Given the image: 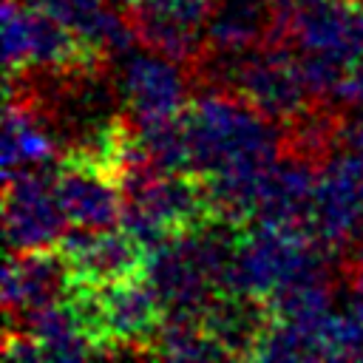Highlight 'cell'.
<instances>
[{
    "label": "cell",
    "instance_id": "obj_18",
    "mask_svg": "<svg viewBox=\"0 0 363 363\" xmlns=\"http://www.w3.org/2000/svg\"><path fill=\"white\" fill-rule=\"evenodd\" d=\"M142 3H147L150 9H156V11L184 23V26H190L196 31H204L207 17H210L216 0H142Z\"/></svg>",
    "mask_w": 363,
    "mask_h": 363
},
{
    "label": "cell",
    "instance_id": "obj_22",
    "mask_svg": "<svg viewBox=\"0 0 363 363\" xmlns=\"http://www.w3.org/2000/svg\"><path fill=\"white\" fill-rule=\"evenodd\" d=\"M108 3H111V6H116L119 11H125V14H128V11H130L133 6H139L142 0H108Z\"/></svg>",
    "mask_w": 363,
    "mask_h": 363
},
{
    "label": "cell",
    "instance_id": "obj_17",
    "mask_svg": "<svg viewBox=\"0 0 363 363\" xmlns=\"http://www.w3.org/2000/svg\"><path fill=\"white\" fill-rule=\"evenodd\" d=\"M3 68L6 74L28 68V17L20 0L3 3Z\"/></svg>",
    "mask_w": 363,
    "mask_h": 363
},
{
    "label": "cell",
    "instance_id": "obj_14",
    "mask_svg": "<svg viewBox=\"0 0 363 363\" xmlns=\"http://www.w3.org/2000/svg\"><path fill=\"white\" fill-rule=\"evenodd\" d=\"M150 357L167 360H224L227 349L204 329L201 315H167L150 343Z\"/></svg>",
    "mask_w": 363,
    "mask_h": 363
},
{
    "label": "cell",
    "instance_id": "obj_23",
    "mask_svg": "<svg viewBox=\"0 0 363 363\" xmlns=\"http://www.w3.org/2000/svg\"><path fill=\"white\" fill-rule=\"evenodd\" d=\"M275 3H281V6H301V3H306V0H275Z\"/></svg>",
    "mask_w": 363,
    "mask_h": 363
},
{
    "label": "cell",
    "instance_id": "obj_8",
    "mask_svg": "<svg viewBox=\"0 0 363 363\" xmlns=\"http://www.w3.org/2000/svg\"><path fill=\"white\" fill-rule=\"evenodd\" d=\"M54 193L68 224L105 230V227H116L122 218V207H125L122 187L108 173H102L99 167H94L79 156L60 153L54 170Z\"/></svg>",
    "mask_w": 363,
    "mask_h": 363
},
{
    "label": "cell",
    "instance_id": "obj_7",
    "mask_svg": "<svg viewBox=\"0 0 363 363\" xmlns=\"http://www.w3.org/2000/svg\"><path fill=\"white\" fill-rule=\"evenodd\" d=\"M119 96L125 102V113L130 116L133 125L150 122V119H164V116H179L193 88L190 71L176 60H167L162 54H130L119 65Z\"/></svg>",
    "mask_w": 363,
    "mask_h": 363
},
{
    "label": "cell",
    "instance_id": "obj_16",
    "mask_svg": "<svg viewBox=\"0 0 363 363\" xmlns=\"http://www.w3.org/2000/svg\"><path fill=\"white\" fill-rule=\"evenodd\" d=\"M250 360H329V352L320 332L272 318Z\"/></svg>",
    "mask_w": 363,
    "mask_h": 363
},
{
    "label": "cell",
    "instance_id": "obj_15",
    "mask_svg": "<svg viewBox=\"0 0 363 363\" xmlns=\"http://www.w3.org/2000/svg\"><path fill=\"white\" fill-rule=\"evenodd\" d=\"M136 136H139V145H142L147 162L159 173L193 170L184 111L179 116H164V119H150V122L136 125Z\"/></svg>",
    "mask_w": 363,
    "mask_h": 363
},
{
    "label": "cell",
    "instance_id": "obj_1",
    "mask_svg": "<svg viewBox=\"0 0 363 363\" xmlns=\"http://www.w3.org/2000/svg\"><path fill=\"white\" fill-rule=\"evenodd\" d=\"M184 125L196 173L269 167L281 156V125L258 113L233 88L193 85Z\"/></svg>",
    "mask_w": 363,
    "mask_h": 363
},
{
    "label": "cell",
    "instance_id": "obj_5",
    "mask_svg": "<svg viewBox=\"0 0 363 363\" xmlns=\"http://www.w3.org/2000/svg\"><path fill=\"white\" fill-rule=\"evenodd\" d=\"M99 301V323L105 357L142 354L150 357V343L164 320V303L147 278L94 286Z\"/></svg>",
    "mask_w": 363,
    "mask_h": 363
},
{
    "label": "cell",
    "instance_id": "obj_21",
    "mask_svg": "<svg viewBox=\"0 0 363 363\" xmlns=\"http://www.w3.org/2000/svg\"><path fill=\"white\" fill-rule=\"evenodd\" d=\"M343 269H346V278L352 284V289H349V312L363 320V269H357V267H343Z\"/></svg>",
    "mask_w": 363,
    "mask_h": 363
},
{
    "label": "cell",
    "instance_id": "obj_9",
    "mask_svg": "<svg viewBox=\"0 0 363 363\" xmlns=\"http://www.w3.org/2000/svg\"><path fill=\"white\" fill-rule=\"evenodd\" d=\"M71 292V269L57 244L34 250H9L3 267V309L20 315L26 309L65 301Z\"/></svg>",
    "mask_w": 363,
    "mask_h": 363
},
{
    "label": "cell",
    "instance_id": "obj_4",
    "mask_svg": "<svg viewBox=\"0 0 363 363\" xmlns=\"http://www.w3.org/2000/svg\"><path fill=\"white\" fill-rule=\"evenodd\" d=\"M57 247L68 261L71 284L85 286L147 278V267L153 258V252L119 224L105 230L68 224L57 238Z\"/></svg>",
    "mask_w": 363,
    "mask_h": 363
},
{
    "label": "cell",
    "instance_id": "obj_20",
    "mask_svg": "<svg viewBox=\"0 0 363 363\" xmlns=\"http://www.w3.org/2000/svg\"><path fill=\"white\" fill-rule=\"evenodd\" d=\"M337 102L340 105H354V108H363V57H357L349 71H346V79L337 91Z\"/></svg>",
    "mask_w": 363,
    "mask_h": 363
},
{
    "label": "cell",
    "instance_id": "obj_2",
    "mask_svg": "<svg viewBox=\"0 0 363 363\" xmlns=\"http://www.w3.org/2000/svg\"><path fill=\"white\" fill-rule=\"evenodd\" d=\"M363 230V150L343 145L318 170L312 233L320 247L340 255Z\"/></svg>",
    "mask_w": 363,
    "mask_h": 363
},
{
    "label": "cell",
    "instance_id": "obj_11",
    "mask_svg": "<svg viewBox=\"0 0 363 363\" xmlns=\"http://www.w3.org/2000/svg\"><path fill=\"white\" fill-rule=\"evenodd\" d=\"M272 312L264 298L247 292H216L201 312L204 329L227 349L230 357H252V349L264 329L269 326Z\"/></svg>",
    "mask_w": 363,
    "mask_h": 363
},
{
    "label": "cell",
    "instance_id": "obj_6",
    "mask_svg": "<svg viewBox=\"0 0 363 363\" xmlns=\"http://www.w3.org/2000/svg\"><path fill=\"white\" fill-rule=\"evenodd\" d=\"M125 201L142 207L173 238L196 233L213 218H221L216 213L207 179L196 170L150 173L125 190Z\"/></svg>",
    "mask_w": 363,
    "mask_h": 363
},
{
    "label": "cell",
    "instance_id": "obj_19",
    "mask_svg": "<svg viewBox=\"0 0 363 363\" xmlns=\"http://www.w3.org/2000/svg\"><path fill=\"white\" fill-rule=\"evenodd\" d=\"M3 357L6 360H17V363H34V360H45L40 343L20 326H6L3 335Z\"/></svg>",
    "mask_w": 363,
    "mask_h": 363
},
{
    "label": "cell",
    "instance_id": "obj_12",
    "mask_svg": "<svg viewBox=\"0 0 363 363\" xmlns=\"http://www.w3.org/2000/svg\"><path fill=\"white\" fill-rule=\"evenodd\" d=\"M6 326L26 329L43 349L45 360H85V357H102L94 337L85 332L79 315L65 301L26 309L20 315H6Z\"/></svg>",
    "mask_w": 363,
    "mask_h": 363
},
{
    "label": "cell",
    "instance_id": "obj_25",
    "mask_svg": "<svg viewBox=\"0 0 363 363\" xmlns=\"http://www.w3.org/2000/svg\"><path fill=\"white\" fill-rule=\"evenodd\" d=\"M354 3H360V6H363V0H354Z\"/></svg>",
    "mask_w": 363,
    "mask_h": 363
},
{
    "label": "cell",
    "instance_id": "obj_24",
    "mask_svg": "<svg viewBox=\"0 0 363 363\" xmlns=\"http://www.w3.org/2000/svg\"><path fill=\"white\" fill-rule=\"evenodd\" d=\"M20 3H37V0H20Z\"/></svg>",
    "mask_w": 363,
    "mask_h": 363
},
{
    "label": "cell",
    "instance_id": "obj_13",
    "mask_svg": "<svg viewBox=\"0 0 363 363\" xmlns=\"http://www.w3.org/2000/svg\"><path fill=\"white\" fill-rule=\"evenodd\" d=\"M133 31L139 37V45L147 51H156L167 60H176L179 65L190 68L201 54H204V31H196L156 9H150L147 3H139L128 11Z\"/></svg>",
    "mask_w": 363,
    "mask_h": 363
},
{
    "label": "cell",
    "instance_id": "obj_3",
    "mask_svg": "<svg viewBox=\"0 0 363 363\" xmlns=\"http://www.w3.org/2000/svg\"><path fill=\"white\" fill-rule=\"evenodd\" d=\"M54 164L3 173V230L9 250L57 244L68 218L54 193Z\"/></svg>",
    "mask_w": 363,
    "mask_h": 363
},
{
    "label": "cell",
    "instance_id": "obj_10",
    "mask_svg": "<svg viewBox=\"0 0 363 363\" xmlns=\"http://www.w3.org/2000/svg\"><path fill=\"white\" fill-rule=\"evenodd\" d=\"M318 164L281 150L278 162L272 164L264 187H261V199H258V210H255V221L264 224H275L284 230H295L303 235H312V213H315V187H318Z\"/></svg>",
    "mask_w": 363,
    "mask_h": 363
}]
</instances>
